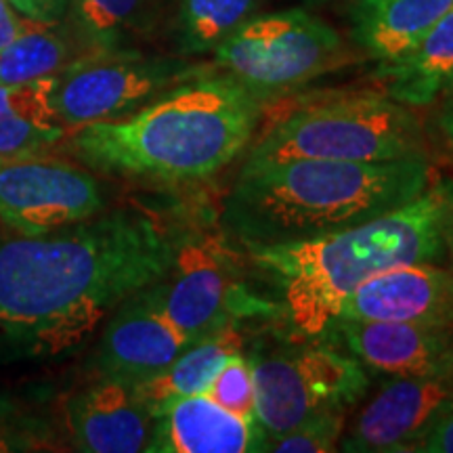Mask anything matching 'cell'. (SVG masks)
<instances>
[{
    "label": "cell",
    "mask_w": 453,
    "mask_h": 453,
    "mask_svg": "<svg viewBox=\"0 0 453 453\" xmlns=\"http://www.w3.org/2000/svg\"><path fill=\"white\" fill-rule=\"evenodd\" d=\"M104 191L87 170L21 157L0 164V219L21 235H44L104 211Z\"/></svg>",
    "instance_id": "cell-10"
},
{
    "label": "cell",
    "mask_w": 453,
    "mask_h": 453,
    "mask_svg": "<svg viewBox=\"0 0 453 453\" xmlns=\"http://www.w3.org/2000/svg\"><path fill=\"white\" fill-rule=\"evenodd\" d=\"M243 349V334L237 321L220 326L206 336L196 340L173 364L147 380L133 384L134 395L156 416V411L168 401L179 396L206 393L212 378L231 355Z\"/></svg>",
    "instance_id": "cell-20"
},
{
    "label": "cell",
    "mask_w": 453,
    "mask_h": 453,
    "mask_svg": "<svg viewBox=\"0 0 453 453\" xmlns=\"http://www.w3.org/2000/svg\"><path fill=\"white\" fill-rule=\"evenodd\" d=\"M55 26L32 21L19 38L0 50V84H24L57 76L78 59L67 34Z\"/></svg>",
    "instance_id": "cell-21"
},
{
    "label": "cell",
    "mask_w": 453,
    "mask_h": 453,
    "mask_svg": "<svg viewBox=\"0 0 453 453\" xmlns=\"http://www.w3.org/2000/svg\"><path fill=\"white\" fill-rule=\"evenodd\" d=\"M347 411L315 413L304 422L275 434L265 437L263 451L273 453H330L338 451L340 439L347 426Z\"/></svg>",
    "instance_id": "cell-24"
},
{
    "label": "cell",
    "mask_w": 453,
    "mask_h": 453,
    "mask_svg": "<svg viewBox=\"0 0 453 453\" xmlns=\"http://www.w3.org/2000/svg\"><path fill=\"white\" fill-rule=\"evenodd\" d=\"M376 78L399 104H434L453 81V4L405 55L380 61Z\"/></svg>",
    "instance_id": "cell-18"
},
{
    "label": "cell",
    "mask_w": 453,
    "mask_h": 453,
    "mask_svg": "<svg viewBox=\"0 0 453 453\" xmlns=\"http://www.w3.org/2000/svg\"><path fill=\"white\" fill-rule=\"evenodd\" d=\"M428 160L420 118L387 93H342L298 105L252 145L246 164Z\"/></svg>",
    "instance_id": "cell-5"
},
{
    "label": "cell",
    "mask_w": 453,
    "mask_h": 453,
    "mask_svg": "<svg viewBox=\"0 0 453 453\" xmlns=\"http://www.w3.org/2000/svg\"><path fill=\"white\" fill-rule=\"evenodd\" d=\"M55 76L0 84V164L34 154L65 137L53 105Z\"/></svg>",
    "instance_id": "cell-19"
},
{
    "label": "cell",
    "mask_w": 453,
    "mask_h": 453,
    "mask_svg": "<svg viewBox=\"0 0 453 453\" xmlns=\"http://www.w3.org/2000/svg\"><path fill=\"white\" fill-rule=\"evenodd\" d=\"M258 3L260 0H180L177 21L180 53H212L257 13Z\"/></svg>",
    "instance_id": "cell-22"
},
{
    "label": "cell",
    "mask_w": 453,
    "mask_h": 453,
    "mask_svg": "<svg viewBox=\"0 0 453 453\" xmlns=\"http://www.w3.org/2000/svg\"><path fill=\"white\" fill-rule=\"evenodd\" d=\"M157 290L166 315L194 340L267 309L243 290L234 260L211 235L179 243L168 273L157 281Z\"/></svg>",
    "instance_id": "cell-9"
},
{
    "label": "cell",
    "mask_w": 453,
    "mask_h": 453,
    "mask_svg": "<svg viewBox=\"0 0 453 453\" xmlns=\"http://www.w3.org/2000/svg\"><path fill=\"white\" fill-rule=\"evenodd\" d=\"M147 0H72L67 13L78 41L90 50L120 49L122 36L143 13Z\"/></svg>",
    "instance_id": "cell-23"
},
{
    "label": "cell",
    "mask_w": 453,
    "mask_h": 453,
    "mask_svg": "<svg viewBox=\"0 0 453 453\" xmlns=\"http://www.w3.org/2000/svg\"><path fill=\"white\" fill-rule=\"evenodd\" d=\"M150 449L157 453H248L263 451L265 433L226 411L206 393L179 396L156 411Z\"/></svg>",
    "instance_id": "cell-16"
},
{
    "label": "cell",
    "mask_w": 453,
    "mask_h": 453,
    "mask_svg": "<svg viewBox=\"0 0 453 453\" xmlns=\"http://www.w3.org/2000/svg\"><path fill=\"white\" fill-rule=\"evenodd\" d=\"M317 3H319V0H317Z\"/></svg>",
    "instance_id": "cell-31"
},
{
    "label": "cell",
    "mask_w": 453,
    "mask_h": 453,
    "mask_svg": "<svg viewBox=\"0 0 453 453\" xmlns=\"http://www.w3.org/2000/svg\"><path fill=\"white\" fill-rule=\"evenodd\" d=\"M453 403V382L430 376H388L357 413L338 449L353 453L413 451L434 418Z\"/></svg>",
    "instance_id": "cell-13"
},
{
    "label": "cell",
    "mask_w": 453,
    "mask_h": 453,
    "mask_svg": "<svg viewBox=\"0 0 453 453\" xmlns=\"http://www.w3.org/2000/svg\"><path fill=\"white\" fill-rule=\"evenodd\" d=\"M196 342L162 309L157 281L113 311L101 336L97 364L104 378L139 384L173 364Z\"/></svg>",
    "instance_id": "cell-12"
},
{
    "label": "cell",
    "mask_w": 453,
    "mask_h": 453,
    "mask_svg": "<svg viewBox=\"0 0 453 453\" xmlns=\"http://www.w3.org/2000/svg\"><path fill=\"white\" fill-rule=\"evenodd\" d=\"M27 19L38 21V24H59L64 19L72 0H9Z\"/></svg>",
    "instance_id": "cell-27"
},
{
    "label": "cell",
    "mask_w": 453,
    "mask_h": 453,
    "mask_svg": "<svg viewBox=\"0 0 453 453\" xmlns=\"http://www.w3.org/2000/svg\"><path fill=\"white\" fill-rule=\"evenodd\" d=\"M212 53L217 70L263 104L342 67L350 57L340 34L303 9L252 15Z\"/></svg>",
    "instance_id": "cell-6"
},
{
    "label": "cell",
    "mask_w": 453,
    "mask_h": 453,
    "mask_svg": "<svg viewBox=\"0 0 453 453\" xmlns=\"http://www.w3.org/2000/svg\"><path fill=\"white\" fill-rule=\"evenodd\" d=\"M206 395L217 401L226 411L235 413L248 422L257 420V387H254L252 364L242 350H237L225 361L223 367L212 378Z\"/></svg>",
    "instance_id": "cell-25"
},
{
    "label": "cell",
    "mask_w": 453,
    "mask_h": 453,
    "mask_svg": "<svg viewBox=\"0 0 453 453\" xmlns=\"http://www.w3.org/2000/svg\"><path fill=\"white\" fill-rule=\"evenodd\" d=\"M250 364L265 437L286 433L315 413L347 411L370 387L365 367L334 344L281 349Z\"/></svg>",
    "instance_id": "cell-8"
},
{
    "label": "cell",
    "mask_w": 453,
    "mask_h": 453,
    "mask_svg": "<svg viewBox=\"0 0 453 453\" xmlns=\"http://www.w3.org/2000/svg\"><path fill=\"white\" fill-rule=\"evenodd\" d=\"M217 65L134 50H90L55 76L53 105L67 133L118 120Z\"/></svg>",
    "instance_id": "cell-7"
},
{
    "label": "cell",
    "mask_w": 453,
    "mask_h": 453,
    "mask_svg": "<svg viewBox=\"0 0 453 453\" xmlns=\"http://www.w3.org/2000/svg\"><path fill=\"white\" fill-rule=\"evenodd\" d=\"M321 336L384 376H430L453 382V326L336 317Z\"/></svg>",
    "instance_id": "cell-11"
},
{
    "label": "cell",
    "mask_w": 453,
    "mask_h": 453,
    "mask_svg": "<svg viewBox=\"0 0 453 453\" xmlns=\"http://www.w3.org/2000/svg\"><path fill=\"white\" fill-rule=\"evenodd\" d=\"M30 26L32 19H27L21 13H15V7L9 0H0V50L7 49Z\"/></svg>",
    "instance_id": "cell-28"
},
{
    "label": "cell",
    "mask_w": 453,
    "mask_h": 453,
    "mask_svg": "<svg viewBox=\"0 0 453 453\" xmlns=\"http://www.w3.org/2000/svg\"><path fill=\"white\" fill-rule=\"evenodd\" d=\"M179 240L137 206L0 243V355L73 350L133 294L168 273Z\"/></svg>",
    "instance_id": "cell-1"
},
{
    "label": "cell",
    "mask_w": 453,
    "mask_h": 453,
    "mask_svg": "<svg viewBox=\"0 0 453 453\" xmlns=\"http://www.w3.org/2000/svg\"><path fill=\"white\" fill-rule=\"evenodd\" d=\"M338 317L453 326V273L441 263L396 265L361 283Z\"/></svg>",
    "instance_id": "cell-14"
},
{
    "label": "cell",
    "mask_w": 453,
    "mask_h": 453,
    "mask_svg": "<svg viewBox=\"0 0 453 453\" xmlns=\"http://www.w3.org/2000/svg\"><path fill=\"white\" fill-rule=\"evenodd\" d=\"M453 0H357L350 34L378 61L405 55L451 9Z\"/></svg>",
    "instance_id": "cell-17"
},
{
    "label": "cell",
    "mask_w": 453,
    "mask_h": 453,
    "mask_svg": "<svg viewBox=\"0 0 453 453\" xmlns=\"http://www.w3.org/2000/svg\"><path fill=\"white\" fill-rule=\"evenodd\" d=\"M453 180L437 179L395 211L290 246L246 248L275 281L292 330L319 338L361 283L396 265L441 263V223Z\"/></svg>",
    "instance_id": "cell-4"
},
{
    "label": "cell",
    "mask_w": 453,
    "mask_h": 453,
    "mask_svg": "<svg viewBox=\"0 0 453 453\" xmlns=\"http://www.w3.org/2000/svg\"><path fill=\"white\" fill-rule=\"evenodd\" d=\"M439 99H441L439 124H441V130H443L447 143H449L453 150V81L449 87L443 90V95H441Z\"/></svg>",
    "instance_id": "cell-29"
},
{
    "label": "cell",
    "mask_w": 453,
    "mask_h": 453,
    "mask_svg": "<svg viewBox=\"0 0 453 453\" xmlns=\"http://www.w3.org/2000/svg\"><path fill=\"white\" fill-rule=\"evenodd\" d=\"M441 234H443V243H445V260L443 265L453 273V189L449 194V200H447L443 223H441Z\"/></svg>",
    "instance_id": "cell-30"
},
{
    "label": "cell",
    "mask_w": 453,
    "mask_h": 453,
    "mask_svg": "<svg viewBox=\"0 0 453 453\" xmlns=\"http://www.w3.org/2000/svg\"><path fill=\"white\" fill-rule=\"evenodd\" d=\"M263 105L240 81L214 67L128 116L72 130L67 145L99 173L156 183H200L246 150Z\"/></svg>",
    "instance_id": "cell-2"
},
{
    "label": "cell",
    "mask_w": 453,
    "mask_h": 453,
    "mask_svg": "<svg viewBox=\"0 0 453 453\" xmlns=\"http://www.w3.org/2000/svg\"><path fill=\"white\" fill-rule=\"evenodd\" d=\"M430 183L428 160L294 157L243 164L223 203L220 223L243 248L290 246L395 211L424 194Z\"/></svg>",
    "instance_id": "cell-3"
},
{
    "label": "cell",
    "mask_w": 453,
    "mask_h": 453,
    "mask_svg": "<svg viewBox=\"0 0 453 453\" xmlns=\"http://www.w3.org/2000/svg\"><path fill=\"white\" fill-rule=\"evenodd\" d=\"M67 424L78 451L137 453L150 449L156 418L130 384L101 378L70 401Z\"/></svg>",
    "instance_id": "cell-15"
},
{
    "label": "cell",
    "mask_w": 453,
    "mask_h": 453,
    "mask_svg": "<svg viewBox=\"0 0 453 453\" xmlns=\"http://www.w3.org/2000/svg\"><path fill=\"white\" fill-rule=\"evenodd\" d=\"M418 453H453V403L434 418L433 424L413 447Z\"/></svg>",
    "instance_id": "cell-26"
}]
</instances>
